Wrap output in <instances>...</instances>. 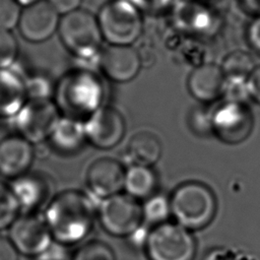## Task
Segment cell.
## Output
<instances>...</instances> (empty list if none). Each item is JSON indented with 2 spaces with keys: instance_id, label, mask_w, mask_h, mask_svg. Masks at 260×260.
<instances>
[{
  "instance_id": "9a60e30c",
  "label": "cell",
  "mask_w": 260,
  "mask_h": 260,
  "mask_svg": "<svg viewBox=\"0 0 260 260\" xmlns=\"http://www.w3.org/2000/svg\"><path fill=\"white\" fill-rule=\"evenodd\" d=\"M10 188L20 208L29 213L50 203L52 197L51 181L40 173H26L13 179Z\"/></svg>"
},
{
  "instance_id": "e575fe53",
  "label": "cell",
  "mask_w": 260,
  "mask_h": 260,
  "mask_svg": "<svg viewBox=\"0 0 260 260\" xmlns=\"http://www.w3.org/2000/svg\"><path fill=\"white\" fill-rule=\"evenodd\" d=\"M204 260H232V259H231V255L228 252L221 249H218L209 253Z\"/></svg>"
},
{
  "instance_id": "836d02e7",
  "label": "cell",
  "mask_w": 260,
  "mask_h": 260,
  "mask_svg": "<svg viewBox=\"0 0 260 260\" xmlns=\"http://www.w3.org/2000/svg\"><path fill=\"white\" fill-rule=\"evenodd\" d=\"M250 39L253 46H255L258 51H260V18L253 22L250 28Z\"/></svg>"
},
{
  "instance_id": "ac0fdd59",
  "label": "cell",
  "mask_w": 260,
  "mask_h": 260,
  "mask_svg": "<svg viewBox=\"0 0 260 260\" xmlns=\"http://www.w3.org/2000/svg\"><path fill=\"white\" fill-rule=\"evenodd\" d=\"M161 153L162 145L157 135L148 130H141L129 139L125 149V158L129 166L152 167L159 160Z\"/></svg>"
},
{
  "instance_id": "f546056e",
  "label": "cell",
  "mask_w": 260,
  "mask_h": 260,
  "mask_svg": "<svg viewBox=\"0 0 260 260\" xmlns=\"http://www.w3.org/2000/svg\"><path fill=\"white\" fill-rule=\"evenodd\" d=\"M150 229L147 228L146 224H141L138 229H136L131 235H129L126 239L128 240L131 247L135 249H145L148 234Z\"/></svg>"
},
{
  "instance_id": "cb8c5ba5",
  "label": "cell",
  "mask_w": 260,
  "mask_h": 260,
  "mask_svg": "<svg viewBox=\"0 0 260 260\" xmlns=\"http://www.w3.org/2000/svg\"><path fill=\"white\" fill-rule=\"evenodd\" d=\"M18 202L10 188L0 182V230L9 228L18 217Z\"/></svg>"
},
{
  "instance_id": "d6a6232c",
  "label": "cell",
  "mask_w": 260,
  "mask_h": 260,
  "mask_svg": "<svg viewBox=\"0 0 260 260\" xmlns=\"http://www.w3.org/2000/svg\"><path fill=\"white\" fill-rule=\"evenodd\" d=\"M0 260H18V252L11 241L0 236Z\"/></svg>"
},
{
  "instance_id": "8d00e7d4",
  "label": "cell",
  "mask_w": 260,
  "mask_h": 260,
  "mask_svg": "<svg viewBox=\"0 0 260 260\" xmlns=\"http://www.w3.org/2000/svg\"><path fill=\"white\" fill-rule=\"evenodd\" d=\"M40 260H56V259H40Z\"/></svg>"
},
{
  "instance_id": "484cf974",
  "label": "cell",
  "mask_w": 260,
  "mask_h": 260,
  "mask_svg": "<svg viewBox=\"0 0 260 260\" xmlns=\"http://www.w3.org/2000/svg\"><path fill=\"white\" fill-rule=\"evenodd\" d=\"M27 100H51L55 88L50 80L43 75H35L24 80Z\"/></svg>"
},
{
  "instance_id": "7402d4cb",
  "label": "cell",
  "mask_w": 260,
  "mask_h": 260,
  "mask_svg": "<svg viewBox=\"0 0 260 260\" xmlns=\"http://www.w3.org/2000/svg\"><path fill=\"white\" fill-rule=\"evenodd\" d=\"M141 206L143 223L151 228L169 221L172 215L170 197L162 194H153L145 199Z\"/></svg>"
},
{
  "instance_id": "d590c367",
  "label": "cell",
  "mask_w": 260,
  "mask_h": 260,
  "mask_svg": "<svg viewBox=\"0 0 260 260\" xmlns=\"http://www.w3.org/2000/svg\"><path fill=\"white\" fill-rule=\"evenodd\" d=\"M17 1V3L19 4V5H23V6H29V5H31V4H35V3H37V2H39V1H42V0H16Z\"/></svg>"
},
{
  "instance_id": "277c9868",
  "label": "cell",
  "mask_w": 260,
  "mask_h": 260,
  "mask_svg": "<svg viewBox=\"0 0 260 260\" xmlns=\"http://www.w3.org/2000/svg\"><path fill=\"white\" fill-rule=\"evenodd\" d=\"M58 31L63 45L80 61L100 65L102 32L98 18L90 12L77 9L63 15Z\"/></svg>"
},
{
  "instance_id": "e0dca14e",
  "label": "cell",
  "mask_w": 260,
  "mask_h": 260,
  "mask_svg": "<svg viewBox=\"0 0 260 260\" xmlns=\"http://www.w3.org/2000/svg\"><path fill=\"white\" fill-rule=\"evenodd\" d=\"M225 75L220 66L207 63L196 67L188 76V89L198 101L209 103L223 95Z\"/></svg>"
},
{
  "instance_id": "8992f818",
  "label": "cell",
  "mask_w": 260,
  "mask_h": 260,
  "mask_svg": "<svg viewBox=\"0 0 260 260\" xmlns=\"http://www.w3.org/2000/svg\"><path fill=\"white\" fill-rule=\"evenodd\" d=\"M98 21L102 36L110 45L130 46L140 35L138 10L126 0H112L100 10Z\"/></svg>"
},
{
  "instance_id": "7a4b0ae2",
  "label": "cell",
  "mask_w": 260,
  "mask_h": 260,
  "mask_svg": "<svg viewBox=\"0 0 260 260\" xmlns=\"http://www.w3.org/2000/svg\"><path fill=\"white\" fill-rule=\"evenodd\" d=\"M103 86L90 70L77 68L65 74L55 87V104L62 116L85 120L102 107Z\"/></svg>"
},
{
  "instance_id": "9c48e42d",
  "label": "cell",
  "mask_w": 260,
  "mask_h": 260,
  "mask_svg": "<svg viewBox=\"0 0 260 260\" xmlns=\"http://www.w3.org/2000/svg\"><path fill=\"white\" fill-rule=\"evenodd\" d=\"M212 134L226 144H238L252 132L254 120L246 104L225 101L211 112Z\"/></svg>"
},
{
  "instance_id": "d4e9b609",
  "label": "cell",
  "mask_w": 260,
  "mask_h": 260,
  "mask_svg": "<svg viewBox=\"0 0 260 260\" xmlns=\"http://www.w3.org/2000/svg\"><path fill=\"white\" fill-rule=\"evenodd\" d=\"M73 260H116L113 249L102 241H90L81 246Z\"/></svg>"
},
{
  "instance_id": "3957f363",
  "label": "cell",
  "mask_w": 260,
  "mask_h": 260,
  "mask_svg": "<svg viewBox=\"0 0 260 260\" xmlns=\"http://www.w3.org/2000/svg\"><path fill=\"white\" fill-rule=\"evenodd\" d=\"M170 202L174 221L191 232L207 226L217 209L214 193L200 182L179 185L170 197Z\"/></svg>"
},
{
  "instance_id": "44dd1931",
  "label": "cell",
  "mask_w": 260,
  "mask_h": 260,
  "mask_svg": "<svg viewBox=\"0 0 260 260\" xmlns=\"http://www.w3.org/2000/svg\"><path fill=\"white\" fill-rule=\"evenodd\" d=\"M156 186V174L151 167L132 165L126 169L124 190L134 199H147L155 194Z\"/></svg>"
},
{
  "instance_id": "f1b7e54d",
  "label": "cell",
  "mask_w": 260,
  "mask_h": 260,
  "mask_svg": "<svg viewBox=\"0 0 260 260\" xmlns=\"http://www.w3.org/2000/svg\"><path fill=\"white\" fill-rule=\"evenodd\" d=\"M192 131L200 136H208L212 134L211 112L204 109H196L192 112L189 120Z\"/></svg>"
},
{
  "instance_id": "603a6c76",
  "label": "cell",
  "mask_w": 260,
  "mask_h": 260,
  "mask_svg": "<svg viewBox=\"0 0 260 260\" xmlns=\"http://www.w3.org/2000/svg\"><path fill=\"white\" fill-rule=\"evenodd\" d=\"M220 67L225 78H248L256 66L248 53L236 51L224 59Z\"/></svg>"
},
{
  "instance_id": "7c38bea8",
  "label": "cell",
  "mask_w": 260,
  "mask_h": 260,
  "mask_svg": "<svg viewBox=\"0 0 260 260\" xmlns=\"http://www.w3.org/2000/svg\"><path fill=\"white\" fill-rule=\"evenodd\" d=\"M59 22V13L47 0H42L21 11L18 28L25 40L41 43L53 36Z\"/></svg>"
},
{
  "instance_id": "5bb4252c",
  "label": "cell",
  "mask_w": 260,
  "mask_h": 260,
  "mask_svg": "<svg viewBox=\"0 0 260 260\" xmlns=\"http://www.w3.org/2000/svg\"><path fill=\"white\" fill-rule=\"evenodd\" d=\"M99 67L111 80L127 82L137 75L140 58L131 46L109 45L101 51Z\"/></svg>"
},
{
  "instance_id": "83f0119b",
  "label": "cell",
  "mask_w": 260,
  "mask_h": 260,
  "mask_svg": "<svg viewBox=\"0 0 260 260\" xmlns=\"http://www.w3.org/2000/svg\"><path fill=\"white\" fill-rule=\"evenodd\" d=\"M21 15L16 0H0V29L10 30L18 25Z\"/></svg>"
},
{
  "instance_id": "ba28073f",
  "label": "cell",
  "mask_w": 260,
  "mask_h": 260,
  "mask_svg": "<svg viewBox=\"0 0 260 260\" xmlns=\"http://www.w3.org/2000/svg\"><path fill=\"white\" fill-rule=\"evenodd\" d=\"M61 113L52 100H27L14 116L19 135L30 143H40L50 137Z\"/></svg>"
},
{
  "instance_id": "4316f807",
  "label": "cell",
  "mask_w": 260,
  "mask_h": 260,
  "mask_svg": "<svg viewBox=\"0 0 260 260\" xmlns=\"http://www.w3.org/2000/svg\"><path fill=\"white\" fill-rule=\"evenodd\" d=\"M18 44L10 30L0 29V69H9L17 56Z\"/></svg>"
},
{
  "instance_id": "6da1fadb",
  "label": "cell",
  "mask_w": 260,
  "mask_h": 260,
  "mask_svg": "<svg viewBox=\"0 0 260 260\" xmlns=\"http://www.w3.org/2000/svg\"><path fill=\"white\" fill-rule=\"evenodd\" d=\"M98 209L90 195L79 190H66L50 201L45 220L55 241L61 245H72L90 234Z\"/></svg>"
},
{
  "instance_id": "5b68a950",
  "label": "cell",
  "mask_w": 260,
  "mask_h": 260,
  "mask_svg": "<svg viewBox=\"0 0 260 260\" xmlns=\"http://www.w3.org/2000/svg\"><path fill=\"white\" fill-rule=\"evenodd\" d=\"M144 250L149 260H193L196 241L191 231L169 220L150 229Z\"/></svg>"
},
{
  "instance_id": "8fae6325",
  "label": "cell",
  "mask_w": 260,
  "mask_h": 260,
  "mask_svg": "<svg viewBox=\"0 0 260 260\" xmlns=\"http://www.w3.org/2000/svg\"><path fill=\"white\" fill-rule=\"evenodd\" d=\"M86 140L100 149L118 145L124 137L126 125L121 113L112 107H101L84 121Z\"/></svg>"
},
{
  "instance_id": "30bf717a",
  "label": "cell",
  "mask_w": 260,
  "mask_h": 260,
  "mask_svg": "<svg viewBox=\"0 0 260 260\" xmlns=\"http://www.w3.org/2000/svg\"><path fill=\"white\" fill-rule=\"evenodd\" d=\"M9 240L18 253L41 256L53 244V237L45 218L34 213L18 216L9 226Z\"/></svg>"
},
{
  "instance_id": "2e32d148",
  "label": "cell",
  "mask_w": 260,
  "mask_h": 260,
  "mask_svg": "<svg viewBox=\"0 0 260 260\" xmlns=\"http://www.w3.org/2000/svg\"><path fill=\"white\" fill-rule=\"evenodd\" d=\"M35 156L32 143L20 135L0 140V175L15 179L27 173Z\"/></svg>"
},
{
  "instance_id": "4dcf8cb0",
  "label": "cell",
  "mask_w": 260,
  "mask_h": 260,
  "mask_svg": "<svg viewBox=\"0 0 260 260\" xmlns=\"http://www.w3.org/2000/svg\"><path fill=\"white\" fill-rule=\"evenodd\" d=\"M59 14H68L79 9L82 0H47Z\"/></svg>"
},
{
  "instance_id": "d6986e66",
  "label": "cell",
  "mask_w": 260,
  "mask_h": 260,
  "mask_svg": "<svg viewBox=\"0 0 260 260\" xmlns=\"http://www.w3.org/2000/svg\"><path fill=\"white\" fill-rule=\"evenodd\" d=\"M26 102L24 80L9 69H0V118L16 116Z\"/></svg>"
},
{
  "instance_id": "1f68e13d",
  "label": "cell",
  "mask_w": 260,
  "mask_h": 260,
  "mask_svg": "<svg viewBox=\"0 0 260 260\" xmlns=\"http://www.w3.org/2000/svg\"><path fill=\"white\" fill-rule=\"evenodd\" d=\"M248 87L251 98L260 105V66H256L249 75Z\"/></svg>"
},
{
  "instance_id": "ffe728a7",
  "label": "cell",
  "mask_w": 260,
  "mask_h": 260,
  "mask_svg": "<svg viewBox=\"0 0 260 260\" xmlns=\"http://www.w3.org/2000/svg\"><path fill=\"white\" fill-rule=\"evenodd\" d=\"M49 138L58 150L74 152L79 149L86 140L84 122L61 116Z\"/></svg>"
},
{
  "instance_id": "52a82bcc",
  "label": "cell",
  "mask_w": 260,
  "mask_h": 260,
  "mask_svg": "<svg viewBox=\"0 0 260 260\" xmlns=\"http://www.w3.org/2000/svg\"><path fill=\"white\" fill-rule=\"evenodd\" d=\"M98 216L104 230L115 237L127 238L143 224L141 204L126 193L101 200Z\"/></svg>"
},
{
  "instance_id": "4fadbf2b",
  "label": "cell",
  "mask_w": 260,
  "mask_h": 260,
  "mask_svg": "<svg viewBox=\"0 0 260 260\" xmlns=\"http://www.w3.org/2000/svg\"><path fill=\"white\" fill-rule=\"evenodd\" d=\"M126 169L113 157H101L89 166L86 182L93 196L101 200L121 193L124 189Z\"/></svg>"
}]
</instances>
